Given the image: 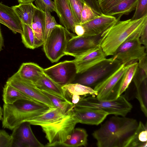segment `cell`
Listing matches in <instances>:
<instances>
[{"mask_svg":"<svg viewBox=\"0 0 147 147\" xmlns=\"http://www.w3.org/2000/svg\"><path fill=\"white\" fill-rule=\"evenodd\" d=\"M28 123L31 125L41 127L48 142L45 147L60 146L69 138L78 123L73 109L65 113L55 107L50 108L45 113L34 117Z\"/></svg>","mask_w":147,"mask_h":147,"instance_id":"1","label":"cell"},{"mask_svg":"<svg viewBox=\"0 0 147 147\" xmlns=\"http://www.w3.org/2000/svg\"><path fill=\"white\" fill-rule=\"evenodd\" d=\"M138 124L135 119L115 115L94 131L92 136L98 147H125Z\"/></svg>","mask_w":147,"mask_h":147,"instance_id":"2","label":"cell"},{"mask_svg":"<svg viewBox=\"0 0 147 147\" xmlns=\"http://www.w3.org/2000/svg\"><path fill=\"white\" fill-rule=\"evenodd\" d=\"M147 25V15L136 20H119L101 34L98 45L106 57L113 56L125 40L134 37H140Z\"/></svg>","mask_w":147,"mask_h":147,"instance_id":"3","label":"cell"},{"mask_svg":"<svg viewBox=\"0 0 147 147\" xmlns=\"http://www.w3.org/2000/svg\"><path fill=\"white\" fill-rule=\"evenodd\" d=\"M49 108L39 102L26 100H19L12 104L4 103L2 127L12 130L19 125L24 122H28Z\"/></svg>","mask_w":147,"mask_h":147,"instance_id":"4","label":"cell"},{"mask_svg":"<svg viewBox=\"0 0 147 147\" xmlns=\"http://www.w3.org/2000/svg\"><path fill=\"white\" fill-rule=\"evenodd\" d=\"M95 96H84L74 105V107L98 109L107 112L109 115L122 117L126 116L133 108L131 104L122 94L117 99L111 100L99 99Z\"/></svg>","mask_w":147,"mask_h":147,"instance_id":"5","label":"cell"},{"mask_svg":"<svg viewBox=\"0 0 147 147\" xmlns=\"http://www.w3.org/2000/svg\"><path fill=\"white\" fill-rule=\"evenodd\" d=\"M76 35L62 25H56L43 45L44 51L48 59L52 63L56 62L66 55L68 42Z\"/></svg>","mask_w":147,"mask_h":147,"instance_id":"6","label":"cell"},{"mask_svg":"<svg viewBox=\"0 0 147 147\" xmlns=\"http://www.w3.org/2000/svg\"><path fill=\"white\" fill-rule=\"evenodd\" d=\"M122 64L113 57L106 58L85 71L76 76L73 83L91 87L104 80L116 70Z\"/></svg>","mask_w":147,"mask_h":147,"instance_id":"7","label":"cell"},{"mask_svg":"<svg viewBox=\"0 0 147 147\" xmlns=\"http://www.w3.org/2000/svg\"><path fill=\"white\" fill-rule=\"evenodd\" d=\"M139 37L128 39L117 48L113 57L122 64L128 65L147 55V49L141 43Z\"/></svg>","mask_w":147,"mask_h":147,"instance_id":"8","label":"cell"},{"mask_svg":"<svg viewBox=\"0 0 147 147\" xmlns=\"http://www.w3.org/2000/svg\"><path fill=\"white\" fill-rule=\"evenodd\" d=\"M129 64H122L114 72L94 87V89L98 92L96 96L97 98L111 100L119 96L121 80Z\"/></svg>","mask_w":147,"mask_h":147,"instance_id":"9","label":"cell"},{"mask_svg":"<svg viewBox=\"0 0 147 147\" xmlns=\"http://www.w3.org/2000/svg\"><path fill=\"white\" fill-rule=\"evenodd\" d=\"M44 72L62 87L72 83L78 74L74 60L59 62L44 69Z\"/></svg>","mask_w":147,"mask_h":147,"instance_id":"10","label":"cell"},{"mask_svg":"<svg viewBox=\"0 0 147 147\" xmlns=\"http://www.w3.org/2000/svg\"><path fill=\"white\" fill-rule=\"evenodd\" d=\"M6 83L20 91L35 101L43 104L49 108L55 107L49 98L32 83L21 78L17 72L9 78Z\"/></svg>","mask_w":147,"mask_h":147,"instance_id":"11","label":"cell"},{"mask_svg":"<svg viewBox=\"0 0 147 147\" xmlns=\"http://www.w3.org/2000/svg\"><path fill=\"white\" fill-rule=\"evenodd\" d=\"M138 0H97L102 13L120 20L135 10Z\"/></svg>","mask_w":147,"mask_h":147,"instance_id":"12","label":"cell"},{"mask_svg":"<svg viewBox=\"0 0 147 147\" xmlns=\"http://www.w3.org/2000/svg\"><path fill=\"white\" fill-rule=\"evenodd\" d=\"M28 122H24L12 130L11 147H43L45 146L36 138Z\"/></svg>","mask_w":147,"mask_h":147,"instance_id":"13","label":"cell"},{"mask_svg":"<svg viewBox=\"0 0 147 147\" xmlns=\"http://www.w3.org/2000/svg\"><path fill=\"white\" fill-rule=\"evenodd\" d=\"M100 35L87 36L76 35L71 38L67 45L65 54L76 58L88 50L97 46Z\"/></svg>","mask_w":147,"mask_h":147,"instance_id":"14","label":"cell"},{"mask_svg":"<svg viewBox=\"0 0 147 147\" xmlns=\"http://www.w3.org/2000/svg\"><path fill=\"white\" fill-rule=\"evenodd\" d=\"M101 48L97 45L84 52L74 61L78 74L82 73L106 58Z\"/></svg>","mask_w":147,"mask_h":147,"instance_id":"15","label":"cell"},{"mask_svg":"<svg viewBox=\"0 0 147 147\" xmlns=\"http://www.w3.org/2000/svg\"><path fill=\"white\" fill-rule=\"evenodd\" d=\"M119 20L114 16L102 13L93 20L81 24L85 30L84 35L87 36L101 35L104 31Z\"/></svg>","mask_w":147,"mask_h":147,"instance_id":"16","label":"cell"},{"mask_svg":"<svg viewBox=\"0 0 147 147\" xmlns=\"http://www.w3.org/2000/svg\"><path fill=\"white\" fill-rule=\"evenodd\" d=\"M136 88L135 97L138 100L141 109L147 117V70L138 67L133 77Z\"/></svg>","mask_w":147,"mask_h":147,"instance_id":"17","label":"cell"},{"mask_svg":"<svg viewBox=\"0 0 147 147\" xmlns=\"http://www.w3.org/2000/svg\"><path fill=\"white\" fill-rule=\"evenodd\" d=\"M73 111L78 123L98 125L109 115L107 112L96 109L74 107Z\"/></svg>","mask_w":147,"mask_h":147,"instance_id":"18","label":"cell"},{"mask_svg":"<svg viewBox=\"0 0 147 147\" xmlns=\"http://www.w3.org/2000/svg\"><path fill=\"white\" fill-rule=\"evenodd\" d=\"M55 11L60 23L65 28L75 33V25L78 24L75 19L68 0H53Z\"/></svg>","mask_w":147,"mask_h":147,"instance_id":"19","label":"cell"},{"mask_svg":"<svg viewBox=\"0 0 147 147\" xmlns=\"http://www.w3.org/2000/svg\"><path fill=\"white\" fill-rule=\"evenodd\" d=\"M0 23L14 33L23 32L22 23L13 9L0 3Z\"/></svg>","mask_w":147,"mask_h":147,"instance_id":"20","label":"cell"},{"mask_svg":"<svg viewBox=\"0 0 147 147\" xmlns=\"http://www.w3.org/2000/svg\"><path fill=\"white\" fill-rule=\"evenodd\" d=\"M31 28L35 35L36 48L42 45L45 42V13L37 7L32 18Z\"/></svg>","mask_w":147,"mask_h":147,"instance_id":"21","label":"cell"},{"mask_svg":"<svg viewBox=\"0 0 147 147\" xmlns=\"http://www.w3.org/2000/svg\"><path fill=\"white\" fill-rule=\"evenodd\" d=\"M33 84L40 91L69 101L66 98L62 87L55 82L44 72L37 82Z\"/></svg>","mask_w":147,"mask_h":147,"instance_id":"22","label":"cell"},{"mask_svg":"<svg viewBox=\"0 0 147 147\" xmlns=\"http://www.w3.org/2000/svg\"><path fill=\"white\" fill-rule=\"evenodd\" d=\"M44 69L34 63H24L17 73L22 78L34 84L44 72Z\"/></svg>","mask_w":147,"mask_h":147,"instance_id":"23","label":"cell"},{"mask_svg":"<svg viewBox=\"0 0 147 147\" xmlns=\"http://www.w3.org/2000/svg\"><path fill=\"white\" fill-rule=\"evenodd\" d=\"M88 136L85 129L80 128H74L69 138L61 144L60 146L86 147L88 144Z\"/></svg>","mask_w":147,"mask_h":147,"instance_id":"24","label":"cell"},{"mask_svg":"<svg viewBox=\"0 0 147 147\" xmlns=\"http://www.w3.org/2000/svg\"><path fill=\"white\" fill-rule=\"evenodd\" d=\"M22 23L31 27L32 18L36 7L32 3H20L12 7Z\"/></svg>","mask_w":147,"mask_h":147,"instance_id":"25","label":"cell"},{"mask_svg":"<svg viewBox=\"0 0 147 147\" xmlns=\"http://www.w3.org/2000/svg\"><path fill=\"white\" fill-rule=\"evenodd\" d=\"M147 146V123L145 124L141 121H140L136 130L127 143L125 147Z\"/></svg>","mask_w":147,"mask_h":147,"instance_id":"26","label":"cell"},{"mask_svg":"<svg viewBox=\"0 0 147 147\" xmlns=\"http://www.w3.org/2000/svg\"><path fill=\"white\" fill-rule=\"evenodd\" d=\"M2 97L4 103L6 104H12L20 100L36 101L25 95L14 87L6 83L3 88Z\"/></svg>","mask_w":147,"mask_h":147,"instance_id":"27","label":"cell"},{"mask_svg":"<svg viewBox=\"0 0 147 147\" xmlns=\"http://www.w3.org/2000/svg\"><path fill=\"white\" fill-rule=\"evenodd\" d=\"M62 88L67 99V96L73 94L87 96H96L98 94L97 92L91 87L77 83H70L62 86Z\"/></svg>","mask_w":147,"mask_h":147,"instance_id":"28","label":"cell"},{"mask_svg":"<svg viewBox=\"0 0 147 147\" xmlns=\"http://www.w3.org/2000/svg\"><path fill=\"white\" fill-rule=\"evenodd\" d=\"M137 60L130 63L123 74L121 80L119 96L121 95L128 88L137 70L138 63Z\"/></svg>","mask_w":147,"mask_h":147,"instance_id":"29","label":"cell"},{"mask_svg":"<svg viewBox=\"0 0 147 147\" xmlns=\"http://www.w3.org/2000/svg\"><path fill=\"white\" fill-rule=\"evenodd\" d=\"M37 8L43 11L45 16V40L49 36L54 27L58 24L56 22L54 17L51 15V11L47 6L39 0H35Z\"/></svg>","mask_w":147,"mask_h":147,"instance_id":"30","label":"cell"},{"mask_svg":"<svg viewBox=\"0 0 147 147\" xmlns=\"http://www.w3.org/2000/svg\"><path fill=\"white\" fill-rule=\"evenodd\" d=\"M40 91L49 98L55 107L59 109L63 113H67L73 109L74 105L70 101L48 93Z\"/></svg>","mask_w":147,"mask_h":147,"instance_id":"31","label":"cell"},{"mask_svg":"<svg viewBox=\"0 0 147 147\" xmlns=\"http://www.w3.org/2000/svg\"><path fill=\"white\" fill-rule=\"evenodd\" d=\"M23 32L21 34L22 41L27 48L34 49L36 48L35 37L32 28L22 23Z\"/></svg>","mask_w":147,"mask_h":147,"instance_id":"32","label":"cell"},{"mask_svg":"<svg viewBox=\"0 0 147 147\" xmlns=\"http://www.w3.org/2000/svg\"><path fill=\"white\" fill-rule=\"evenodd\" d=\"M73 16L78 24H80L81 14L84 3L82 0H68Z\"/></svg>","mask_w":147,"mask_h":147,"instance_id":"33","label":"cell"},{"mask_svg":"<svg viewBox=\"0 0 147 147\" xmlns=\"http://www.w3.org/2000/svg\"><path fill=\"white\" fill-rule=\"evenodd\" d=\"M147 15V0H138L136 5L135 11L131 19L136 20Z\"/></svg>","mask_w":147,"mask_h":147,"instance_id":"34","label":"cell"},{"mask_svg":"<svg viewBox=\"0 0 147 147\" xmlns=\"http://www.w3.org/2000/svg\"><path fill=\"white\" fill-rule=\"evenodd\" d=\"M98 16L90 7L84 3L81 14L80 24L92 20Z\"/></svg>","mask_w":147,"mask_h":147,"instance_id":"35","label":"cell"},{"mask_svg":"<svg viewBox=\"0 0 147 147\" xmlns=\"http://www.w3.org/2000/svg\"><path fill=\"white\" fill-rule=\"evenodd\" d=\"M11 137L5 130H0V147H11Z\"/></svg>","mask_w":147,"mask_h":147,"instance_id":"36","label":"cell"},{"mask_svg":"<svg viewBox=\"0 0 147 147\" xmlns=\"http://www.w3.org/2000/svg\"><path fill=\"white\" fill-rule=\"evenodd\" d=\"M96 14L99 15L102 13L101 11L97 0H82Z\"/></svg>","mask_w":147,"mask_h":147,"instance_id":"37","label":"cell"},{"mask_svg":"<svg viewBox=\"0 0 147 147\" xmlns=\"http://www.w3.org/2000/svg\"><path fill=\"white\" fill-rule=\"evenodd\" d=\"M141 44L147 49V25H146L142 32L139 38Z\"/></svg>","mask_w":147,"mask_h":147,"instance_id":"38","label":"cell"},{"mask_svg":"<svg viewBox=\"0 0 147 147\" xmlns=\"http://www.w3.org/2000/svg\"><path fill=\"white\" fill-rule=\"evenodd\" d=\"M45 4L51 12L55 11V6L54 1L51 0H39Z\"/></svg>","mask_w":147,"mask_h":147,"instance_id":"39","label":"cell"},{"mask_svg":"<svg viewBox=\"0 0 147 147\" xmlns=\"http://www.w3.org/2000/svg\"><path fill=\"white\" fill-rule=\"evenodd\" d=\"M75 33L78 36H82L85 33V30L82 25L79 24H76L74 28Z\"/></svg>","mask_w":147,"mask_h":147,"instance_id":"40","label":"cell"},{"mask_svg":"<svg viewBox=\"0 0 147 147\" xmlns=\"http://www.w3.org/2000/svg\"><path fill=\"white\" fill-rule=\"evenodd\" d=\"M4 40L2 35L0 24V52L3 50V47L4 46Z\"/></svg>","mask_w":147,"mask_h":147,"instance_id":"41","label":"cell"},{"mask_svg":"<svg viewBox=\"0 0 147 147\" xmlns=\"http://www.w3.org/2000/svg\"><path fill=\"white\" fill-rule=\"evenodd\" d=\"M20 3H32L35 0H17Z\"/></svg>","mask_w":147,"mask_h":147,"instance_id":"42","label":"cell"},{"mask_svg":"<svg viewBox=\"0 0 147 147\" xmlns=\"http://www.w3.org/2000/svg\"><path fill=\"white\" fill-rule=\"evenodd\" d=\"M3 110L0 105V121L3 119Z\"/></svg>","mask_w":147,"mask_h":147,"instance_id":"43","label":"cell"},{"mask_svg":"<svg viewBox=\"0 0 147 147\" xmlns=\"http://www.w3.org/2000/svg\"></svg>","mask_w":147,"mask_h":147,"instance_id":"44","label":"cell"}]
</instances>
